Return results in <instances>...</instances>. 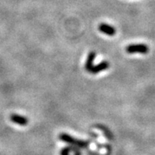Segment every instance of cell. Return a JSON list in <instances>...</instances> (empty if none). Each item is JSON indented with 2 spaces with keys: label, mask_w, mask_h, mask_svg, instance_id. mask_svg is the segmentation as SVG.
<instances>
[{
  "label": "cell",
  "mask_w": 155,
  "mask_h": 155,
  "mask_svg": "<svg viewBox=\"0 0 155 155\" xmlns=\"http://www.w3.org/2000/svg\"><path fill=\"white\" fill-rule=\"evenodd\" d=\"M60 155H82V153L79 148L74 146H69L61 150Z\"/></svg>",
  "instance_id": "4"
},
{
  "label": "cell",
  "mask_w": 155,
  "mask_h": 155,
  "mask_svg": "<svg viewBox=\"0 0 155 155\" xmlns=\"http://www.w3.org/2000/svg\"><path fill=\"white\" fill-rule=\"evenodd\" d=\"M109 66H110V64H109L108 61H103L101 63H99V64H97V66H94L91 71H90V73L95 74L99 73V72L102 71L107 70L108 68H109Z\"/></svg>",
  "instance_id": "6"
},
{
  "label": "cell",
  "mask_w": 155,
  "mask_h": 155,
  "mask_svg": "<svg viewBox=\"0 0 155 155\" xmlns=\"http://www.w3.org/2000/svg\"><path fill=\"white\" fill-rule=\"evenodd\" d=\"M59 139L63 142L66 143H68L71 146H74V147H76L78 148H86L89 145V142H86V141L81 140V139H77L74 137L71 136L70 135L67 134V133H62L60 134L59 136Z\"/></svg>",
  "instance_id": "1"
},
{
  "label": "cell",
  "mask_w": 155,
  "mask_h": 155,
  "mask_svg": "<svg viewBox=\"0 0 155 155\" xmlns=\"http://www.w3.org/2000/svg\"><path fill=\"white\" fill-rule=\"evenodd\" d=\"M96 58V52L95 51H91L87 56V59H86V64H85V68L87 71L88 72H90L91 71V69L94 67V59Z\"/></svg>",
  "instance_id": "7"
},
{
  "label": "cell",
  "mask_w": 155,
  "mask_h": 155,
  "mask_svg": "<svg viewBox=\"0 0 155 155\" xmlns=\"http://www.w3.org/2000/svg\"><path fill=\"white\" fill-rule=\"evenodd\" d=\"M98 29L102 33L108 35V36H114L116 34V29L112 25L108 24L101 23L98 27Z\"/></svg>",
  "instance_id": "3"
},
{
  "label": "cell",
  "mask_w": 155,
  "mask_h": 155,
  "mask_svg": "<svg viewBox=\"0 0 155 155\" xmlns=\"http://www.w3.org/2000/svg\"><path fill=\"white\" fill-rule=\"evenodd\" d=\"M10 120L16 124L20 125V126H25L28 124V119L25 116H20L18 114H12L10 116Z\"/></svg>",
  "instance_id": "5"
},
{
  "label": "cell",
  "mask_w": 155,
  "mask_h": 155,
  "mask_svg": "<svg viewBox=\"0 0 155 155\" xmlns=\"http://www.w3.org/2000/svg\"><path fill=\"white\" fill-rule=\"evenodd\" d=\"M149 51V48L143 44H138V45H128L126 48V51L129 54H147Z\"/></svg>",
  "instance_id": "2"
}]
</instances>
